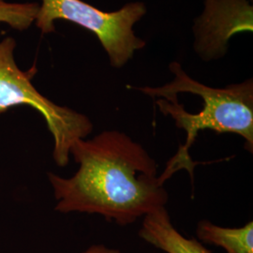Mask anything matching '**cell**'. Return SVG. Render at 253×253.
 <instances>
[{"label":"cell","mask_w":253,"mask_h":253,"mask_svg":"<svg viewBox=\"0 0 253 253\" xmlns=\"http://www.w3.org/2000/svg\"><path fill=\"white\" fill-rule=\"evenodd\" d=\"M71 156L80 165L72 177L48 173L57 202L54 209L98 214L120 226L166 208L164 182L178 171L169 163L159 176L158 164L145 147L114 129L77 140Z\"/></svg>","instance_id":"cell-1"},{"label":"cell","mask_w":253,"mask_h":253,"mask_svg":"<svg viewBox=\"0 0 253 253\" xmlns=\"http://www.w3.org/2000/svg\"><path fill=\"white\" fill-rule=\"evenodd\" d=\"M169 70L173 79L163 86L131 88L159 98L156 104L163 115L170 116L176 127L186 131V144L173 158L185 166L191 177L195 163H192L189 150L201 130L242 136L246 149L253 153V79L215 88L192 79L176 61L170 63Z\"/></svg>","instance_id":"cell-2"},{"label":"cell","mask_w":253,"mask_h":253,"mask_svg":"<svg viewBox=\"0 0 253 253\" xmlns=\"http://www.w3.org/2000/svg\"><path fill=\"white\" fill-rule=\"evenodd\" d=\"M15 47L16 42L11 37L0 42V115L19 105L37 110L53 136L54 161L59 167H65L70 162L73 144L90 134L93 123L86 116L59 106L42 95L32 84L36 67L21 71L13 56Z\"/></svg>","instance_id":"cell-3"},{"label":"cell","mask_w":253,"mask_h":253,"mask_svg":"<svg viewBox=\"0 0 253 253\" xmlns=\"http://www.w3.org/2000/svg\"><path fill=\"white\" fill-rule=\"evenodd\" d=\"M146 13L143 2H130L116 11H103L82 0H42L37 14V27L43 34L55 30L54 22L67 20L93 32L108 54L113 68L124 67L136 51L145 46L133 26Z\"/></svg>","instance_id":"cell-4"},{"label":"cell","mask_w":253,"mask_h":253,"mask_svg":"<svg viewBox=\"0 0 253 253\" xmlns=\"http://www.w3.org/2000/svg\"><path fill=\"white\" fill-rule=\"evenodd\" d=\"M253 30L249 0H205L203 12L194 20L193 47L203 60H216L226 54L232 37Z\"/></svg>","instance_id":"cell-5"},{"label":"cell","mask_w":253,"mask_h":253,"mask_svg":"<svg viewBox=\"0 0 253 253\" xmlns=\"http://www.w3.org/2000/svg\"><path fill=\"white\" fill-rule=\"evenodd\" d=\"M138 235L166 253H212L195 238H187L172 225L166 208L143 217Z\"/></svg>","instance_id":"cell-6"},{"label":"cell","mask_w":253,"mask_h":253,"mask_svg":"<svg viewBox=\"0 0 253 253\" xmlns=\"http://www.w3.org/2000/svg\"><path fill=\"white\" fill-rule=\"evenodd\" d=\"M200 241L225 250L227 253H253V222L239 228L216 225L209 220H200L196 227Z\"/></svg>","instance_id":"cell-7"},{"label":"cell","mask_w":253,"mask_h":253,"mask_svg":"<svg viewBox=\"0 0 253 253\" xmlns=\"http://www.w3.org/2000/svg\"><path fill=\"white\" fill-rule=\"evenodd\" d=\"M39 9L37 3H8L0 0V23L20 31L26 30L35 22Z\"/></svg>","instance_id":"cell-8"},{"label":"cell","mask_w":253,"mask_h":253,"mask_svg":"<svg viewBox=\"0 0 253 253\" xmlns=\"http://www.w3.org/2000/svg\"><path fill=\"white\" fill-rule=\"evenodd\" d=\"M82 253H122L119 250L108 248L104 245H93Z\"/></svg>","instance_id":"cell-9"}]
</instances>
